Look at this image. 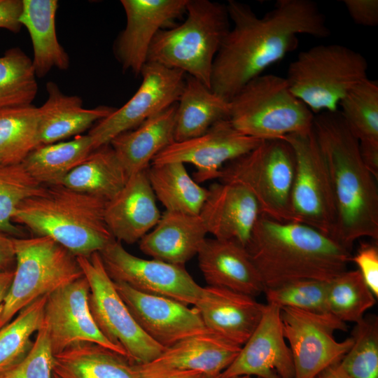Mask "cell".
<instances>
[{
    "label": "cell",
    "mask_w": 378,
    "mask_h": 378,
    "mask_svg": "<svg viewBox=\"0 0 378 378\" xmlns=\"http://www.w3.org/2000/svg\"><path fill=\"white\" fill-rule=\"evenodd\" d=\"M233 23L214 59L210 88L229 101L251 80L262 75L298 46L299 34L326 38L325 15L310 0H278L258 17L246 4L229 0Z\"/></svg>",
    "instance_id": "cell-1"
},
{
    "label": "cell",
    "mask_w": 378,
    "mask_h": 378,
    "mask_svg": "<svg viewBox=\"0 0 378 378\" xmlns=\"http://www.w3.org/2000/svg\"><path fill=\"white\" fill-rule=\"evenodd\" d=\"M312 130L326 161L334 194L333 239L351 251L359 239H378L377 178L362 159L358 141L340 111L314 115Z\"/></svg>",
    "instance_id": "cell-2"
},
{
    "label": "cell",
    "mask_w": 378,
    "mask_h": 378,
    "mask_svg": "<svg viewBox=\"0 0 378 378\" xmlns=\"http://www.w3.org/2000/svg\"><path fill=\"white\" fill-rule=\"evenodd\" d=\"M245 248L265 289L299 279L329 281L347 270L352 257L351 251L315 228L262 214Z\"/></svg>",
    "instance_id": "cell-3"
},
{
    "label": "cell",
    "mask_w": 378,
    "mask_h": 378,
    "mask_svg": "<svg viewBox=\"0 0 378 378\" xmlns=\"http://www.w3.org/2000/svg\"><path fill=\"white\" fill-rule=\"evenodd\" d=\"M106 203L62 185L48 186L22 201L13 221L37 237L53 239L76 256L90 257L114 239L104 219Z\"/></svg>",
    "instance_id": "cell-4"
},
{
    "label": "cell",
    "mask_w": 378,
    "mask_h": 378,
    "mask_svg": "<svg viewBox=\"0 0 378 378\" xmlns=\"http://www.w3.org/2000/svg\"><path fill=\"white\" fill-rule=\"evenodd\" d=\"M185 14L182 24L157 33L147 62L180 70L211 89L213 63L230 29L226 4L188 0Z\"/></svg>",
    "instance_id": "cell-5"
},
{
    "label": "cell",
    "mask_w": 378,
    "mask_h": 378,
    "mask_svg": "<svg viewBox=\"0 0 378 378\" xmlns=\"http://www.w3.org/2000/svg\"><path fill=\"white\" fill-rule=\"evenodd\" d=\"M229 120L244 135L281 139L312 129L314 114L290 91L286 78L258 76L230 100Z\"/></svg>",
    "instance_id": "cell-6"
},
{
    "label": "cell",
    "mask_w": 378,
    "mask_h": 378,
    "mask_svg": "<svg viewBox=\"0 0 378 378\" xmlns=\"http://www.w3.org/2000/svg\"><path fill=\"white\" fill-rule=\"evenodd\" d=\"M368 66L363 55L346 46L318 45L300 52L286 79L291 92L314 115L335 112L346 94L368 78Z\"/></svg>",
    "instance_id": "cell-7"
},
{
    "label": "cell",
    "mask_w": 378,
    "mask_h": 378,
    "mask_svg": "<svg viewBox=\"0 0 378 378\" xmlns=\"http://www.w3.org/2000/svg\"><path fill=\"white\" fill-rule=\"evenodd\" d=\"M295 159L284 139L262 140L248 153L226 163L220 182L240 185L257 201L260 214L280 222H293L291 192Z\"/></svg>",
    "instance_id": "cell-8"
},
{
    "label": "cell",
    "mask_w": 378,
    "mask_h": 378,
    "mask_svg": "<svg viewBox=\"0 0 378 378\" xmlns=\"http://www.w3.org/2000/svg\"><path fill=\"white\" fill-rule=\"evenodd\" d=\"M14 276L0 318V329L39 298L83 276L77 258L48 237H13Z\"/></svg>",
    "instance_id": "cell-9"
},
{
    "label": "cell",
    "mask_w": 378,
    "mask_h": 378,
    "mask_svg": "<svg viewBox=\"0 0 378 378\" xmlns=\"http://www.w3.org/2000/svg\"><path fill=\"white\" fill-rule=\"evenodd\" d=\"M90 287L89 306L102 333L134 364L157 358L166 349L148 337L134 320L107 274L99 252L76 256Z\"/></svg>",
    "instance_id": "cell-10"
},
{
    "label": "cell",
    "mask_w": 378,
    "mask_h": 378,
    "mask_svg": "<svg viewBox=\"0 0 378 378\" xmlns=\"http://www.w3.org/2000/svg\"><path fill=\"white\" fill-rule=\"evenodd\" d=\"M295 159L291 192L293 222L303 223L333 238L336 207L328 169L314 131L281 138Z\"/></svg>",
    "instance_id": "cell-11"
},
{
    "label": "cell",
    "mask_w": 378,
    "mask_h": 378,
    "mask_svg": "<svg viewBox=\"0 0 378 378\" xmlns=\"http://www.w3.org/2000/svg\"><path fill=\"white\" fill-rule=\"evenodd\" d=\"M280 316L293 358L294 378H315L340 362L353 344L351 337L340 342L335 339L334 332L346 331L348 326L330 313L283 307Z\"/></svg>",
    "instance_id": "cell-12"
},
{
    "label": "cell",
    "mask_w": 378,
    "mask_h": 378,
    "mask_svg": "<svg viewBox=\"0 0 378 378\" xmlns=\"http://www.w3.org/2000/svg\"><path fill=\"white\" fill-rule=\"evenodd\" d=\"M140 75L141 85L132 98L92 127L88 135L94 150L178 102L185 86L184 72L147 62Z\"/></svg>",
    "instance_id": "cell-13"
},
{
    "label": "cell",
    "mask_w": 378,
    "mask_h": 378,
    "mask_svg": "<svg viewBox=\"0 0 378 378\" xmlns=\"http://www.w3.org/2000/svg\"><path fill=\"white\" fill-rule=\"evenodd\" d=\"M104 268L115 282H122L148 294L195 305L202 288L184 266L156 259H143L129 253L115 239L99 252Z\"/></svg>",
    "instance_id": "cell-14"
},
{
    "label": "cell",
    "mask_w": 378,
    "mask_h": 378,
    "mask_svg": "<svg viewBox=\"0 0 378 378\" xmlns=\"http://www.w3.org/2000/svg\"><path fill=\"white\" fill-rule=\"evenodd\" d=\"M89 293V284L83 276L48 295L43 323L53 355L79 342H92L127 357L97 326L90 309Z\"/></svg>",
    "instance_id": "cell-15"
},
{
    "label": "cell",
    "mask_w": 378,
    "mask_h": 378,
    "mask_svg": "<svg viewBox=\"0 0 378 378\" xmlns=\"http://www.w3.org/2000/svg\"><path fill=\"white\" fill-rule=\"evenodd\" d=\"M261 141L239 132L229 119L222 120L198 136L174 141L155 156L150 164H191L196 168L194 180L203 183L218 179L226 163L252 150Z\"/></svg>",
    "instance_id": "cell-16"
},
{
    "label": "cell",
    "mask_w": 378,
    "mask_h": 378,
    "mask_svg": "<svg viewBox=\"0 0 378 378\" xmlns=\"http://www.w3.org/2000/svg\"><path fill=\"white\" fill-rule=\"evenodd\" d=\"M113 283L140 328L162 347L209 332L195 307L189 308L168 298L138 291L122 282Z\"/></svg>",
    "instance_id": "cell-17"
},
{
    "label": "cell",
    "mask_w": 378,
    "mask_h": 378,
    "mask_svg": "<svg viewBox=\"0 0 378 378\" xmlns=\"http://www.w3.org/2000/svg\"><path fill=\"white\" fill-rule=\"evenodd\" d=\"M281 308L267 303L255 329L241 346L221 378L248 375L257 378H294L290 348L284 337Z\"/></svg>",
    "instance_id": "cell-18"
},
{
    "label": "cell",
    "mask_w": 378,
    "mask_h": 378,
    "mask_svg": "<svg viewBox=\"0 0 378 378\" xmlns=\"http://www.w3.org/2000/svg\"><path fill=\"white\" fill-rule=\"evenodd\" d=\"M188 0H122L126 25L114 44L123 70L140 75L157 33L186 13Z\"/></svg>",
    "instance_id": "cell-19"
},
{
    "label": "cell",
    "mask_w": 378,
    "mask_h": 378,
    "mask_svg": "<svg viewBox=\"0 0 378 378\" xmlns=\"http://www.w3.org/2000/svg\"><path fill=\"white\" fill-rule=\"evenodd\" d=\"M260 214L257 201L245 188L223 182L210 186L199 214L214 238L233 240L244 247Z\"/></svg>",
    "instance_id": "cell-20"
},
{
    "label": "cell",
    "mask_w": 378,
    "mask_h": 378,
    "mask_svg": "<svg viewBox=\"0 0 378 378\" xmlns=\"http://www.w3.org/2000/svg\"><path fill=\"white\" fill-rule=\"evenodd\" d=\"M194 307L209 331L241 346L258 326L265 304L246 294L207 286Z\"/></svg>",
    "instance_id": "cell-21"
},
{
    "label": "cell",
    "mask_w": 378,
    "mask_h": 378,
    "mask_svg": "<svg viewBox=\"0 0 378 378\" xmlns=\"http://www.w3.org/2000/svg\"><path fill=\"white\" fill-rule=\"evenodd\" d=\"M156 200L146 169L130 176L123 188L106 203L104 219L113 237L132 244L149 232L162 216Z\"/></svg>",
    "instance_id": "cell-22"
},
{
    "label": "cell",
    "mask_w": 378,
    "mask_h": 378,
    "mask_svg": "<svg viewBox=\"0 0 378 378\" xmlns=\"http://www.w3.org/2000/svg\"><path fill=\"white\" fill-rule=\"evenodd\" d=\"M198 263L209 286L223 288L255 298L264 286L246 248L233 240L206 239Z\"/></svg>",
    "instance_id": "cell-23"
},
{
    "label": "cell",
    "mask_w": 378,
    "mask_h": 378,
    "mask_svg": "<svg viewBox=\"0 0 378 378\" xmlns=\"http://www.w3.org/2000/svg\"><path fill=\"white\" fill-rule=\"evenodd\" d=\"M206 234L200 215L165 211L139 240V248L153 259L184 266L197 255Z\"/></svg>",
    "instance_id": "cell-24"
},
{
    "label": "cell",
    "mask_w": 378,
    "mask_h": 378,
    "mask_svg": "<svg viewBox=\"0 0 378 378\" xmlns=\"http://www.w3.org/2000/svg\"><path fill=\"white\" fill-rule=\"evenodd\" d=\"M237 345L210 331L188 337L167 348L146 370H186L220 375L240 351Z\"/></svg>",
    "instance_id": "cell-25"
},
{
    "label": "cell",
    "mask_w": 378,
    "mask_h": 378,
    "mask_svg": "<svg viewBox=\"0 0 378 378\" xmlns=\"http://www.w3.org/2000/svg\"><path fill=\"white\" fill-rule=\"evenodd\" d=\"M46 90L48 98L38 107L41 145L80 135L115 109L106 106L85 108L80 97L64 94L52 81L47 83Z\"/></svg>",
    "instance_id": "cell-26"
},
{
    "label": "cell",
    "mask_w": 378,
    "mask_h": 378,
    "mask_svg": "<svg viewBox=\"0 0 378 378\" xmlns=\"http://www.w3.org/2000/svg\"><path fill=\"white\" fill-rule=\"evenodd\" d=\"M176 104L110 142L129 176L147 169L155 156L174 141Z\"/></svg>",
    "instance_id": "cell-27"
},
{
    "label": "cell",
    "mask_w": 378,
    "mask_h": 378,
    "mask_svg": "<svg viewBox=\"0 0 378 378\" xmlns=\"http://www.w3.org/2000/svg\"><path fill=\"white\" fill-rule=\"evenodd\" d=\"M52 372L59 378H139L127 357L92 342L75 344L53 356Z\"/></svg>",
    "instance_id": "cell-28"
},
{
    "label": "cell",
    "mask_w": 378,
    "mask_h": 378,
    "mask_svg": "<svg viewBox=\"0 0 378 378\" xmlns=\"http://www.w3.org/2000/svg\"><path fill=\"white\" fill-rule=\"evenodd\" d=\"M57 0H22L19 18L31 39L33 66L37 78L44 77L52 68L66 70L69 57L57 40L55 16Z\"/></svg>",
    "instance_id": "cell-29"
},
{
    "label": "cell",
    "mask_w": 378,
    "mask_h": 378,
    "mask_svg": "<svg viewBox=\"0 0 378 378\" xmlns=\"http://www.w3.org/2000/svg\"><path fill=\"white\" fill-rule=\"evenodd\" d=\"M230 102L200 80L186 75L182 94L176 104L174 141L198 136L216 122L229 119Z\"/></svg>",
    "instance_id": "cell-30"
},
{
    "label": "cell",
    "mask_w": 378,
    "mask_h": 378,
    "mask_svg": "<svg viewBox=\"0 0 378 378\" xmlns=\"http://www.w3.org/2000/svg\"><path fill=\"white\" fill-rule=\"evenodd\" d=\"M129 178L113 149L107 144L93 150L60 185L108 202L123 188Z\"/></svg>",
    "instance_id": "cell-31"
},
{
    "label": "cell",
    "mask_w": 378,
    "mask_h": 378,
    "mask_svg": "<svg viewBox=\"0 0 378 378\" xmlns=\"http://www.w3.org/2000/svg\"><path fill=\"white\" fill-rule=\"evenodd\" d=\"M146 174L156 199L166 211L199 215L208 189L188 174L184 164H150Z\"/></svg>",
    "instance_id": "cell-32"
},
{
    "label": "cell",
    "mask_w": 378,
    "mask_h": 378,
    "mask_svg": "<svg viewBox=\"0 0 378 378\" xmlns=\"http://www.w3.org/2000/svg\"><path fill=\"white\" fill-rule=\"evenodd\" d=\"M93 150L90 136L80 134L67 141L41 145L22 163L41 184L60 185L63 178Z\"/></svg>",
    "instance_id": "cell-33"
},
{
    "label": "cell",
    "mask_w": 378,
    "mask_h": 378,
    "mask_svg": "<svg viewBox=\"0 0 378 378\" xmlns=\"http://www.w3.org/2000/svg\"><path fill=\"white\" fill-rule=\"evenodd\" d=\"M39 146L38 107L30 104L0 110V164H20Z\"/></svg>",
    "instance_id": "cell-34"
},
{
    "label": "cell",
    "mask_w": 378,
    "mask_h": 378,
    "mask_svg": "<svg viewBox=\"0 0 378 378\" xmlns=\"http://www.w3.org/2000/svg\"><path fill=\"white\" fill-rule=\"evenodd\" d=\"M348 128L359 144H378V82L365 78L339 104Z\"/></svg>",
    "instance_id": "cell-35"
},
{
    "label": "cell",
    "mask_w": 378,
    "mask_h": 378,
    "mask_svg": "<svg viewBox=\"0 0 378 378\" xmlns=\"http://www.w3.org/2000/svg\"><path fill=\"white\" fill-rule=\"evenodd\" d=\"M32 59L20 48L0 57V110L31 104L38 92Z\"/></svg>",
    "instance_id": "cell-36"
},
{
    "label": "cell",
    "mask_w": 378,
    "mask_h": 378,
    "mask_svg": "<svg viewBox=\"0 0 378 378\" xmlns=\"http://www.w3.org/2000/svg\"><path fill=\"white\" fill-rule=\"evenodd\" d=\"M375 298L358 270H346L328 281L329 312L344 323L360 322L376 304Z\"/></svg>",
    "instance_id": "cell-37"
},
{
    "label": "cell",
    "mask_w": 378,
    "mask_h": 378,
    "mask_svg": "<svg viewBox=\"0 0 378 378\" xmlns=\"http://www.w3.org/2000/svg\"><path fill=\"white\" fill-rule=\"evenodd\" d=\"M47 297L34 301L0 329V372L20 362L29 352L33 344L30 337L43 322Z\"/></svg>",
    "instance_id": "cell-38"
},
{
    "label": "cell",
    "mask_w": 378,
    "mask_h": 378,
    "mask_svg": "<svg viewBox=\"0 0 378 378\" xmlns=\"http://www.w3.org/2000/svg\"><path fill=\"white\" fill-rule=\"evenodd\" d=\"M44 189L22 163L0 164V232L21 237L22 230L13 221L16 209L22 201L40 194Z\"/></svg>",
    "instance_id": "cell-39"
},
{
    "label": "cell",
    "mask_w": 378,
    "mask_h": 378,
    "mask_svg": "<svg viewBox=\"0 0 378 378\" xmlns=\"http://www.w3.org/2000/svg\"><path fill=\"white\" fill-rule=\"evenodd\" d=\"M353 344L340 363L351 378H378V318L365 316L355 323Z\"/></svg>",
    "instance_id": "cell-40"
},
{
    "label": "cell",
    "mask_w": 378,
    "mask_h": 378,
    "mask_svg": "<svg viewBox=\"0 0 378 378\" xmlns=\"http://www.w3.org/2000/svg\"><path fill=\"white\" fill-rule=\"evenodd\" d=\"M328 281L299 279L264 290L267 303L280 308L290 307L306 312L330 313L327 298Z\"/></svg>",
    "instance_id": "cell-41"
},
{
    "label": "cell",
    "mask_w": 378,
    "mask_h": 378,
    "mask_svg": "<svg viewBox=\"0 0 378 378\" xmlns=\"http://www.w3.org/2000/svg\"><path fill=\"white\" fill-rule=\"evenodd\" d=\"M53 354L43 323L27 355L0 372V378H52Z\"/></svg>",
    "instance_id": "cell-42"
},
{
    "label": "cell",
    "mask_w": 378,
    "mask_h": 378,
    "mask_svg": "<svg viewBox=\"0 0 378 378\" xmlns=\"http://www.w3.org/2000/svg\"><path fill=\"white\" fill-rule=\"evenodd\" d=\"M365 284L374 295L378 297V247L370 243H363L351 257Z\"/></svg>",
    "instance_id": "cell-43"
},
{
    "label": "cell",
    "mask_w": 378,
    "mask_h": 378,
    "mask_svg": "<svg viewBox=\"0 0 378 378\" xmlns=\"http://www.w3.org/2000/svg\"><path fill=\"white\" fill-rule=\"evenodd\" d=\"M343 2L356 24L365 27L378 24L377 0H344Z\"/></svg>",
    "instance_id": "cell-44"
},
{
    "label": "cell",
    "mask_w": 378,
    "mask_h": 378,
    "mask_svg": "<svg viewBox=\"0 0 378 378\" xmlns=\"http://www.w3.org/2000/svg\"><path fill=\"white\" fill-rule=\"evenodd\" d=\"M22 9V0H0V28L17 33L22 25L19 18Z\"/></svg>",
    "instance_id": "cell-45"
},
{
    "label": "cell",
    "mask_w": 378,
    "mask_h": 378,
    "mask_svg": "<svg viewBox=\"0 0 378 378\" xmlns=\"http://www.w3.org/2000/svg\"><path fill=\"white\" fill-rule=\"evenodd\" d=\"M139 378H221L202 372L186 370H146L139 367Z\"/></svg>",
    "instance_id": "cell-46"
},
{
    "label": "cell",
    "mask_w": 378,
    "mask_h": 378,
    "mask_svg": "<svg viewBox=\"0 0 378 378\" xmlns=\"http://www.w3.org/2000/svg\"><path fill=\"white\" fill-rule=\"evenodd\" d=\"M13 237L0 232V271L13 270L15 262Z\"/></svg>",
    "instance_id": "cell-47"
},
{
    "label": "cell",
    "mask_w": 378,
    "mask_h": 378,
    "mask_svg": "<svg viewBox=\"0 0 378 378\" xmlns=\"http://www.w3.org/2000/svg\"><path fill=\"white\" fill-rule=\"evenodd\" d=\"M14 276V270L0 271V318Z\"/></svg>",
    "instance_id": "cell-48"
},
{
    "label": "cell",
    "mask_w": 378,
    "mask_h": 378,
    "mask_svg": "<svg viewBox=\"0 0 378 378\" xmlns=\"http://www.w3.org/2000/svg\"><path fill=\"white\" fill-rule=\"evenodd\" d=\"M340 361L327 368L315 378H351L343 368Z\"/></svg>",
    "instance_id": "cell-49"
},
{
    "label": "cell",
    "mask_w": 378,
    "mask_h": 378,
    "mask_svg": "<svg viewBox=\"0 0 378 378\" xmlns=\"http://www.w3.org/2000/svg\"><path fill=\"white\" fill-rule=\"evenodd\" d=\"M232 378H253V377H251V376H248V375H243V376H239V377H232Z\"/></svg>",
    "instance_id": "cell-50"
},
{
    "label": "cell",
    "mask_w": 378,
    "mask_h": 378,
    "mask_svg": "<svg viewBox=\"0 0 378 378\" xmlns=\"http://www.w3.org/2000/svg\"><path fill=\"white\" fill-rule=\"evenodd\" d=\"M52 378H59L55 374L52 372Z\"/></svg>",
    "instance_id": "cell-51"
}]
</instances>
